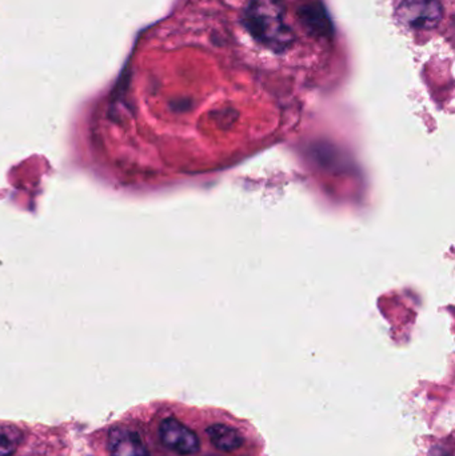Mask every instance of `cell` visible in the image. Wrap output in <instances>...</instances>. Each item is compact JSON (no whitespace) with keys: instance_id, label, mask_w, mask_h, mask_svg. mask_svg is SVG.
I'll list each match as a JSON object with an SVG mask.
<instances>
[{"instance_id":"obj_3","label":"cell","mask_w":455,"mask_h":456,"mask_svg":"<svg viewBox=\"0 0 455 456\" xmlns=\"http://www.w3.org/2000/svg\"><path fill=\"white\" fill-rule=\"evenodd\" d=\"M159 438L163 446L178 455H194L200 450L197 434L175 418H167L160 423Z\"/></svg>"},{"instance_id":"obj_7","label":"cell","mask_w":455,"mask_h":456,"mask_svg":"<svg viewBox=\"0 0 455 456\" xmlns=\"http://www.w3.org/2000/svg\"><path fill=\"white\" fill-rule=\"evenodd\" d=\"M429 456H453L451 452H446L445 449H441V447H435L430 452Z\"/></svg>"},{"instance_id":"obj_1","label":"cell","mask_w":455,"mask_h":456,"mask_svg":"<svg viewBox=\"0 0 455 456\" xmlns=\"http://www.w3.org/2000/svg\"><path fill=\"white\" fill-rule=\"evenodd\" d=\"M296 21L285 0H250L242 11L243 28L254 42L275 53L296 45Z\"/></svg>"},{"instance_id":"obj_5","label":"cell","mask_w":455,"mask_h":456,"mask_svg":"<svg viewBox=\"0 0 455 456\" xmlns=\"http://www.w3.org/2000/svg\"><path fill=\"white\" fill-rule=\"evenodd\" d=\"M214 447L223 452H237L242 447L243 436L232 426L214 423L206 430Z\"/></svg>"},{"instance_id":"obj_2","label":"cell","mask_w":455,"mask_h":456,"mask_svg":"<svg viewBox=\"0 0 455 456\" xmlns=\"http://www.w3.org/2000/svg\"><path fill=\"white\" fill-rule=\"evenodd\" d=\"M398 18L403 26L414 31H430L443 20V3L440 0H402L398 7Z\"/></svg>"},{"instance_id":"obj_4","label":"cell","mask_w":455,"mask_h":456,"mask_svg":"<svg viewBox=\"0 0 455 456\" xmlns=\"http://www.w3.org/2000/svg\"><path fill=\"white\" fill-rule=\"evenodd\" d=\"M107 447L111 456H150L143 439L130 428H112L109 433Z\"/></svg>"},{"instance_id":"obj_6","label":"cell","mask_w":455,"mask_h":456,"mask_svg":"<svg viewBox=\"0 0 455 456\" xmlns=\"http://www.w3.org/2000/svg\"><path fill=\"white\" fill-rule=\"evenodd\" d=\"M23 441V431L13 425H0V456L15 454Z\"/></svg>"}]
</instances>
